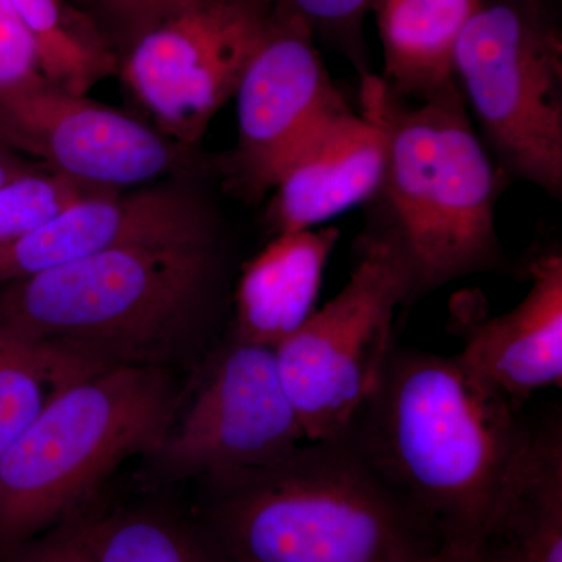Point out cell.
<instances>
[{"mask_svg":"<svg viewBox=\"0 0 562 562\" xmlns=\"http://www.w3.org/2000/svg\"><path fill=\"white\" fill-rule=\"evenodd\" d=\"M532 427L460 358L392 351L344 436L439 542L479 546L501 517Z\"/></svg>","mask_w":562,"mask_h":562,"instance_id":"6da1fadb","label":"cell"},{"mask_svg":"<svg viewBox=\"0 0 562 562\" xmlns=\"http://www.w3.org/2000/svg\"><path fill=\"white\" fill-rule=\"evenodd\" d=\"M217 241L105 251L0 288V321L102 368L173 371L198 357L220 301Z\"/></svg>","mask_w":562,"mask_h":562,"instance_id":"7a4b0ae2","label":"cell"},{"mask_svg":"<svg viewBox=\"0 0 562 562\" xmlns=\"http://www.w3.org/2000/svg\"><path fill=\"white\" fill-rule=\"evenodd\" d=\"M203 480L227 562H408L439 543L344 435Z\"/></svg>","mask_w":562,"mask_h":562,"instance_id":"3957f363","label":"cell"},{"mask_svg":"<svg viewBox=\"0 0 562 562\" xmlns=\"http://www.w3.org/2000/svg\"><path fill=\"white\" fill-rule=\"evenodd\" d=\"M361 106L386 133V169L372 201L369 232L401 260L412 301L472 273L497 271L503 250L495 231L501 176L473 128L457 83L422 101L387 90L364 74Z\"/></svg>","mask_w":562,"mask_h":562,"instance_id":"277c9868","label":"cell"},{"mask_svg":"<svg viewBox=\"0 0 562 562\" xmlns=\"http://www.w3.org/2000/svg\"><path fill=\"white\" fill-rule=\"evenodd\" d=\"M183 398L173 371L132 366L58 391L0 458V558L79 516L122 461L154 453Z\"/></svg>","mask_w":562,"mask_h":562,"instance_id":"5b68a950","label":"cell"},{"mask_svg":"<svg viewBox=\"0 0 562 562\" xmlns=\"http://www.w3.org/2000/svg\"><path fill=\"white\" fill-rule=\"evenodd\" d=\"M452 77L503 173L562 195V33L550 0H482Z\"/></svg>","mask_w":562,"mask_h":562,"instance_id":"8992f818","label":"cell"},{"mask_svg":"<svg viewBox=\"0 0 562 562\" xmlns=\"http://www.w3.org/2000/svg\"><path fill=\"white\" fill-rule=\"evenodd\" d=\"M409 301L397 255L366 232L346 286L273 349L306 442L339 438L350 427L394 351L395 310Z\"/></svg>","mask_w":562,"mask_h":562,"instance_id":"52a82bcc","label":"cell"},{"mask_svg":"<svg viewBox=\"0 0 562 562\" xmlns=\"http://www.w3.org/2000/svg\"><path fill=\"white\" fill-rule=\"evenodd\" d=\"M271 16L269 0H194L139 36L117 74L158 131L194 147L235 95Z\"/></svg>","mask_w":562,"mask_h":562,"instance_id":"ba28073f","label":"cell"},{"mask_svg":"<svg viewBox=\"0 0 562 562\" xmlns=\"http://www.w3.org/2000/svg\"><path fill=\"white\" fill-rule=\"evenodd\" d=\"M306 441L276 350L231 338L210 355L191 401L147 457L161 483L260 468Z\"/></svg>","mask_w":562,"mask_h":562,"instance_id":"9c48e42d","label":"cell"},{"mask_svg":"<svg viewBox=\"0 0 562 562\" xmlns=\"http://www.w3.org/2000/svg\"><path fill=\"white\" fill-rule=\"evenodd\" d=\"M238 144L221 161L228 187L258 201L338 114L349 110L303 22L272 9L238 88Z\"/></svg>","mask_w":562,"mask_h":562,"instance_id":"30bf717a","label":"cell"},{"mask_svg":"<svg viewBox=\"0 0 562 562\" xmlns=\"http://www.w3.org/2000/svg\"><path fill=\"white\" fill-rule=\"evenodd\" d=\"M0 124L11 149L106 190L144 187L198 165L192 147L120 110L55 87L43 74L0 91Z\"/></svg>","mask_w":562,"mask_h":562,"instance_id":"8fae6325","label":"cell"},{"mask_svg":"<svg viewBox=\"0 0 562 562\" xmlns=\"http://www.w3.org/2000/svg\"><path fill=\"white\" fill-rule=\"evenodd\" d=\"M217 232L213 203L190 184L101 192L0 250V288L124 247L217 241Z\"/></svg>","mask_w":562,"mask_h":562,"instance_id":"7c38bea8","label":"cell"},{"mask_svg":"<svg viewBox=\"0 0 562 562\" xmlns=\"http://www.w3.org/2000/svg\"><path fill=\"white\" fill-rule=\"evenodd\" d=\"M530 290L519 305L487 316L480 294L454 297L452 324L461 336L457 357L483 382L522 403L562 383V251L543 249L527 266Z\"/></svg>","mask_w":562,"mask_h":562,"instance_id":"4fadbf2b","label":"cell"},{"mask_svg":"<svg viewBox=\"0 0 562 562\" xmlns=\"http://www.w3.org/2000/svg\"><path fill=\"white\" fill-rule=\"evenodd\" d=\"M386 154V133L371 111H342L280 173L268 213L276 235L310 231L371 202Z\"/></svg>","mask_w":562,"mask_h":562,"instance_id":"5bb4252c","label":"cell"},{"mask_svg":"<svg viewBox=\"0 0 562 562\" xmlns=\"http://www.w3.org/2000/svg\"><path fill=\"white\" fill-rule=\"evenodd\" d=\"M336 227L281 233L247 262L235 295L232 338L276 349L316 310Z\"/></svg>","mask_w":562,"mask_h":562,"instance_id":"9a60e30c","label":"cell"},{"mask_svg":"<svg viewBox=\"0 0 562 562\" xmlns=\"http://www.w3.org/2000/svg\"><path fill=\"white\" fill-rule=\"evenodd\" d=\"M482 0H375L387 90L422 101L453 85L458 35Z\"/></svg>","mask_w":562,"mask_h":562,"instance_id":"2e32d148","label":"cell"},{"mask_svg":"<svg viewBox=\"0 0 562 562\" xmlns=\"http://www.w3.org/2000/svg\"><path fill=\"white\" fill-rule=\"evenodd\" d=\"M487 546L509 562H562V431L532 428Z\"/></svg>","mask_w":562,"mask_h":562,"instance_id":"e0dca14e","label":"cell"},{"mask_svg":"<svg viewBox=\"0 0 562 562\" xmlns=\"http://www.w3.org/2000/svg\"><path fill=\"white\" fill-rule=\"evenodd\" d=\"M33 41L44 79L87 95L120 72V57L98 22L66 0H9Z\"/></svg>","mask_w":562,"mask_h":562,"instance_id":"ac0fdd59","label":"cell"},{"mask_svg":"<svg viewBox=\"0 0 562 562\" xmlns=\"http://www.w3.org/2000/svg\"><path fill=\"white\" fill-rule=\"evenodd\" d=\"M74 520L91 562H227L203 525L155 506Z\"/></svg>","mask_w":562,"mask_h":562,"instance_id":"d6986e66","label":"cell"},{"mask_svg":"<svg viewBox=\"0 0 562 562\" xmlns=\"http://www.w3.org/2000/svg\"><path fill=\"white\" fill-rule=\"evenodd\" d=\"M105 369L0 321V458L58 391Z\"/></svg>","mask_w":562,"mask_h":562,"instance_id":"ffe728a7","label":"cell"},{"mask_svg":"<svg viewBox=\"0 0 562 562\" xmlns=\"http://www.w3.org/2000/svg\"><path fill=\"white\" fill-rule=\"evenodd\" d=\"M106 188L92 187L41 168L0 188V250L54 217L70 203L101 194Z\"/></svg>","mask_w":562,"mask_h":562,"instance_id":"44dd1931","label":"cell"},{"mask_svg":"<svg viewBox=\"0 0 562 562\" xmlns=\"http://www.w3.org/2000/svg\"><path fill=\"white\" fill-rule=\"evenodd\" d=\"M273 11L294 18L306 25L314 36L335 41L357 57L361 50V29L366 14L375 0H269Z\"/></svg>","mask_w":562,"mask_h":562,"instance_id":"7402d4cb","label":"cell"},{"mask_svg":"<svg viewBox=\"0 0 562 562\" xmlns=\"http://www.w3.org/2000/svg\"><path fill=\"white\" fill-rule=\"evenodd\" d=\"M191 2L194 0H88L87 13L98 22L121 60L139 36Z\"/></svg>","mask_w":562,"mask_h":562,"instance_id":"603a6c76","label":"cell"},{"mask_svg":"<svg viewBox=\"0 0 562 562\" xmlns=\"http://www.w3.org/2000/svg\"><path fill=\"white\" fill-rule=\"evenodd\" d=\"M0 562H91V558L76 520L70 519L0 558Z\"/></svg>","mask_w":562,"mask_h":562,"instance_id":"cb8c5ba5","label":"cell"},{"mask_svg":"<svg viewBox=\"0 0 562 562\" xmlns=\"http://www.w3.org/2000/svg\"><path fill=\"white\" fill-rule=\"evenodd\" d=\"M408 562H509L487 543L457 546L439 542L414 557Z\"/></svg>","mask_w":562,"mask_h":562,"instance_id":"d4e9b609","label":"cell"},{"mask_svg":"<svg viewBox=\"0 0 562 562\" xmlns=\"http://www.w3.org/2000/svg\"><path fill=\"white\" fill-rule=\"evenodd\" d=\"M0 50L11 52L38 63L33 41L9 0H0Z\"/></svg>","mask_w":562,"mask_h":562,"instance_id":"484cf974","label":"cell"},{"mask_svg":"<svg viewBox=\"0 0 562 562\" xmlns=\"http://www.w3.org/2000/svg\"><path fill=\"white\" fill-rule=\"evenodd\" d=\"M40 169V166L25 161L20 151L13 149L0 151V188Z\"/></svg>","mask_w":562,"mask_h":562,"instance_id":"4316f807","label":"cell"},{"mask_svg":"<svg viewBox=\"0 0 562 562\" xmlns=\"http://www.w3.org/2000/svg\"><path fill=\"white\" fill-rule=\"evenodd\" d=\"M0 143L5 144V146L11 147L9 135H7L5 128L2 127V124H0Z\"/></svg>","mask_w":562,"mask_h":562,"instance_id":"83f0119b","label":"cell"},{"mask_svg":"<svg viewBox=\"0 0 562 562\" xmlns=\"http://www.w3.org/2000/svg\"><path fill=\"white\" fill-rule=\"evenodd\" d=\"M7 149H11V147L5 146V144L0 143V151L7 150Z\"/></svg>","mask_w":562,"mask_h":562,"instance_id":"f1b7e54d","label":"cell"}]
</instances>
